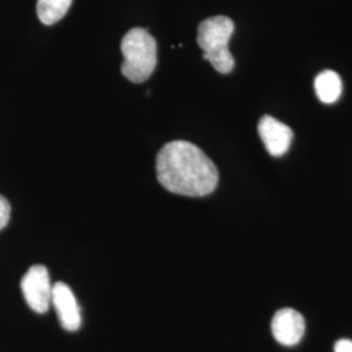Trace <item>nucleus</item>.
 Returning <instances> with one entry per match:
<instances>
[{
  "label": "nucleus",
  "instance_id": "1a4fd4ad",
  "mask_svg": "<svg viewBox=\"0 0 352 352\" xmlns=\"http://www.w3.org/2000/svg\"><path fill=\"white\" fill-rule=\"evenodd\" d=\"M72 0H38V19L45 25H54L68 12Z\"/></svg>",
  "mask_w": 352,
  "mask_h": 352
},
{
  "label": "nucleus",
  "instance_id": "9d476101",
  "mask_svg": "<svg viewBox=\"0 0 352 352\" xmlns=\"http://www.w3.org/2000/svg\"><path fill=\"white\" fill-rule=\"evenodd\" d=\"M11 219V205L8 200L0 195V231L7 227Z\"/></svg>",
  "mask_w": 352,
  "mask_h": 352
},
{
  "label": "nucleus",
  "instance_id": "f03ea898",
  "mask_svg": "<svg viewBox=\"0 0 352 352\" xmlns=\"http://www.w3.org/2000/svg\"><path fill=\"white\" fill-rule=\"evenodd\" d=\"M235 24L227 16H214L199 25L197 43L201 47L202 58L212 64L219 74H230L235 67V59L228 49Z\"/></svg>",
  "mask_w": 352,
  "mask_h": 352
},
{
  "label": "nucleus",
  "instance_id": "6e6552de",
  "mask_svg": "<svg viewBox=\"0 0 352 352\" xmlns=\"http://www.w3.org/2000/svg\"><path fill=\"white\" fill-rule=\"evenodd\" d=\"M342 80L334 71H322L315 80V90L318 100L324 103H334L340 100L342 94Z\"/></svg>",
  "mask_w": 352,
  "mask_h": 352
},
{
  "label": "nucleus",
  "instance_id": "f257e3e1",
  "mask_svg": "<svg viewBox=\"0 0 352 352\" xmlns=\"http://www.w3.org/2000/svg\"><path fill=\"white\" fill-rule=\"evenodd\" d=\"M157 177L171 193L204 197L217 188L219 175L213 161L195 144L176 140L157 155Z\"/></svg>",
  "mask_w": 352,
  "mask_h": 352
},
{
  "label": "nucleus",
  "instance_id": "0eeeda50",
  "mask_svg": "<svg viewBox=\"0 0 352 352\" xmlns=\"http://www.w3.org/2000/svg\"><path fill=\"white\" fill-rule=\"evenodd\" d=\"M272 331L278 343L291 347L302 340L305 333V321L299 312L285 308L278 311L273 317Z\"/></svg>",
  "mask_w": 352,
  "mask_h": 352
},
{
  "label": "nucleus",
  "instance_id": "39448f33",
  "mask_svg": "<svg viewBox=\"0 0 352 352\" xmlns=\"http://www.w3.org/2000/svg\"><path fill=\"white\" fill-rule=\"evenodd\" d=\"M258 135L264 142L266 151L273 157L286 154L292 142V129L270 115H265L258 122Z\"/></svg>",
  "mask_w": 352,
  "mask_h": 352
},
{
  "label": "nucleus",
  "instance_id": "423d86ee",
  "mask_svg": "<svg viewBox=\"0 0 352 352\" xmlns=\"http://www.w3.org/2000/svg\"><path fill=\"white\" fill-rule=\"evenodd\" d=\"M60 325L67 331H76L81 327V312L78 302L76 300L75 294L72 289L64 283L58 282L52 287V300Z\"/></svg>",
  "mask_w": 352,
  "mask_h": 352
},
{
  "label": "nucleus",
  "instance_id": "9b49d317",
  "mask_svg": "<svg viewBox=\"0 0 352 352\" xmlns=\"http://www.w3.org/2000/svg\"><path fill=\"white\" fill-rule=\"evenodd\" d=\"M334 352H352V340H338V342L334 344Z\"/></svg>",
  "mask_w": 352,
  "mask_h": 352
},
{
  "label": "nucleus",
  "instance_id": "7ed1b4c3",
  "mask_svg": "<svg viewBox=\"0 0 352 352\" xmlns=\"http://www.w3.org/2000/svg\"><path fill=\"white\" fill-rule=\"evenodd\" d=\"M124 62L122 74L129 81L140 84L146 81L157 65V42L146 29L133 28L120 43Z\"/></svg>",
  "mask_w": 352,
  "mask_h": 352
},
{
  "label": "nucleus",
  "instance_id": "20e7f679",
  "mask_svg": "<svg viewBox=\"0 0 352 352\" xmlns=\"http://www.w3.org/2000/svg\"><path fill=\"white\" fill-rule=\"evenodd\" d=\"M52 287L50 274L46 266L34 265L21 279V291L24 299L36 314L43 315L50 309L52 300Z\"/></svg>",
  "mask_w": 352,
  "mask_h": 352
}]
</instances>
